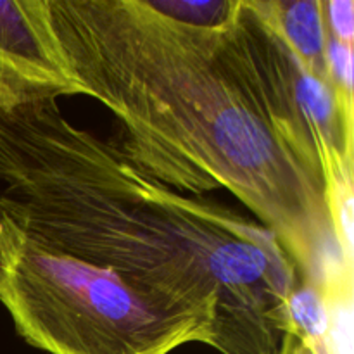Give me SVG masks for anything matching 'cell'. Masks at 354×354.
Listing matches in <instances>:
<instances>
[{"label":"cell","mask_w":354,"mask_h":354,"mask_svg":"<svg viewBox=\"0 0 354 354\" xmlns=\"http://www.w3.org/2000/svg\"><path fill=\"white\" fill-rule=\"evenodd\" d=\"M0 304L16 334L47 354H171L216 349L206 317L76 256L0 209Z\"/></svg>","instance_id":"obj_3"},{"label":"cell","mask_w":354,"mask_h":354,"mask_svg":"<svg viewBox=\"0 0 354 354\" xmlns=\"http://www.w3.org/2000/svg\"><path fill=\"white\" fill-rule=\"evenodd\" d=\"M162 16L192 26H220L234 12L237 0H151Z\"/></svg>","instance_id":"obj_7"},{"label":"cell","mask_w":354,"mask_h":354,"mask_svg":"<svg viewBox=\"0 0 354 354\" xmlns=\"http://www.w3.org/2000/svg\"><path fill=\"white\" fill-rule=\"evenodd\" d=\"M0 209L76 256L213 324L220 354H275L301 275L275 235L180 194L57 100L0 111Z\"/></svg>","instance_id":"obj_2"},{"label":"cell","mask_w":354,"mask_h":354,"mask_svg":"<svg viewBox=\"0 0 354 354\" xmlns=\"http://www.w3.org/2000/svg\"><path fill=\"white\" fill-rule=\"evenodd\" d=\"M353 275L337 277L322 290L330 303V327L324 332H297L286 328L275 354H353Z\"/></svg>","instance_id":"obj_6"},{"label":"cell","mask_w":354,"mask_h":354,"mask_svg":"<svg viewBox=\"0 0 354 354\" xmlns=\"http://www.w3.org/2000/svg\"><path fill=\"white\" fill-rule=\"evenodd\" d=\"M258 6L297 64L334 88L328 73L330 31L325 21L324 0H258Z\"/></svg>","instance_id":"obj_5"},{"label":"cell","mask_w":354,"mask_h":354,"mask_svg":"<svg viewBox=\"0 0 354 354\" xmlns=\"http://www.w3.org/2000/svg\"><path fill=\"white\" fill-rule=\"evenodd\" d=\"M71 71L116 120L114 145L162 185L228 190L277 237L301 280L353 272L339 252L297 62L258 0L220 26L162 16L151 0H47Z\"/></svg>","instance_id":"obj_1"},{"label":"cell","mask_w":354,"mask_h":354,"mask_svg":"<svg viewBox=\"0 0 354 354\" xmlns=\"http://www.w3.org/2000/svg\"><path fill=\"white\" fill-rule=\"evenodd\" d=\"M324 12L330 37L354 45V0H324Z\"/></svg>","instance_id":"obj_8"},{"label":"cell","mask_w":354,"mask_h":354,"mask_svg":"<svg viewBox=\"0 0 354 354\" xmlns=\"http://www.w3.org/2000/svg\"><path fill=\"white\" fill-rule=\"evenodd\" d=\"M76 95L88 90L59 48L47 0H0V111Z\"/></svg>","instance_id":"obj_4"}]
</instances>
